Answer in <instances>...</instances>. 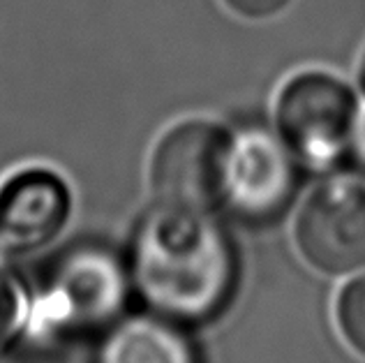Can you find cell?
Returning <instances> with one entry per match:
<instances>
[{
    "instance_id": "obj_8",
    "label": "cell",
    "mask_w": 365,
    "mask_h": 363,
    "mask_svg": "<svg viewBox=\"0 0 365 363\" xmlns=\"http://www.w3.org/2000/svg\"><path fill=\"white\" fill-rule=\"evenodd\" d=\"M91 363H206L192 329L134 308L93 345Z\"/></svg>"
},
{
    "instance_id": "obj_9",
    "label": "cell",
    "mask_w": 365,
    "mask_h": 363,
    "mask_svg": "<svg viewBox=\"0 0 365 363\" xmlns=\"http://www.w3.org/2000/svg\"><path fill=\"white\" fill-rule=\"evenodd\" d=\"M31 319V282L12 266L0 264V357L24 345Z\"/></svg>"
},
{
    "instance_id": "obj_10",
    "label": "cell",
    "mask_w": 365,
    "mask_h": 363,
    "mask_svg": "<svg viewBox=\"0 0 365 363\" xmlns=\"http://www.w3.org/2000/svg\"><path fill=\"white\" fill-rule=\"evenodd\" d=\"M335 319L344 342L365 359V273L349 280L338 294Z\"/></svg>"
},
{
    "instance_id": "obj_4",
    "label": "cell",
    "mask_w": 365,
    "mask_h": 363,
    "mask_svg": "<svg viewBox=\"0 0 365 363\" xmlns=\"http://www.w3.org/2000/svg\"><path fill=\"white\" fill-rule=\"evenodd\" d=\"M356 116L349 86L326 72L296 74L277 100L280 139L296 158L319 167L349 150Z\"/></svg>"
},
{
    "instance_id": "obj_3",
    "label": "cell",
    "mask_w": 365,
    "mask_h": 363,
    "mask_svg": "<svg viewBox=\"0 0 365 363\" xmlns=\"http://www.w3.org/2000/svg\"><path fill=\"white\" fill-rule=\"evenodd\" d=\"M234 137L210 121H185L158 141L150 160L155 206L215 213L222 208Z\"/></svg>"
},
{
    "instance_id": "obj_13",
    "label": "cell",
    "mask_w": 365,
    "mask_h": 363,
    "mask_svg": "<svg viewBox=\"0 0 365 363\" xmlns=\"http://www.w3.org/2000/svg\"><path fill=\"white\" fill-rule=\"evenodd\" d=\"M361 86H363V93H365V56H363V63H361Z\"/></svg>"
},
{
    "instance_id": "obj_2",
    "label": "cell",
    "mask_w": 365,
    "mask_h": 363,
    "mask_svg": "<svg viewBox=\"0 0 365 363\" xmlns=\"http://www.w3.org/2000/svg\"><path fill=\"white\" fill-rule=\"evenodd\" d=\"M132 303L125 252L102 241H74L56 250L31 282L24 345L40 352L93 347Z\"/></svg>"
},
{
    "instance_id": "obj_1",
    "label": "cell",
    "mask_w": 365,
    "mask_h": 363,
    "mask_svg": "<svg viewBox=\"0 0 365 363\" xmlns=\"http://www.w3.org/2000/svg\"><path fill=\"white\" fill-rule=\"evenodd\" d=\"M137 308L190 329L222 317L241 264L215 213L153 206L134 227L125 250Z\"/></svg>"
},
{
    "instance_id": "obj_7",
    "label": "cell",
    "mask_w": 365,
    "mask_h": 363,
    "mask_svg": "<svg viewBox=\"0 0 365 363\" xmlns=\"http://www.w3.org/2000/svg\"><path fill=\"white\" fill-rule=\"evenodd\" d=\"M72 213V193L51 169H21L0 183V250L33 255L53 243Z\"/></svg>"
},
{
    "instance_id": "obj_5",
    "label": "cell",
    "mask_w": 365,
    "mask_h": 363,
    "mask_svg": "<svg viewBox=\"0 0 365 363\" xmlns=\"http://www.w3.org/2000/svg\"><path fill=\"white\" fill-rule=\"evenodd\" d=\"M301 257L324 275L365 269V188L333 180L305 199L294 225Z\"/></svg>"
},
{
    "instance_id": "obj_6",
    "label": "cell",
    "mask_w": 365,
    "mask_h": 363,
    "mask_svg": "<svg viewBox=\"0 0 365 363\" xmlns=\"http://www.w3.org/2000/svg\"><path fill=\"white\" fill-rule=\"evenodd\" d=\"M294 158L284 141L268 132L247 130L234 137L222 208L250 225L275 220L292 204L299 188V169Z\"/></svg>"
},
{
    "instance_id": "obj_11",
    "label": "cell",
    "mask_w": 365,
    "mask_h": 363,
    "mask_svg": "<svg viewBox=\"0 0 365 363\" xmlns=\"http://www.w3.org/2000/svg\"><path fill=\"white\" fill-rule=\"evenodd\" d=\"M292 0H225V5L232 12L245 19H268L289 5Z\"/></svg>"
},
{
    "instance_id": "obj_12",
    "label": "cell",
    "mask_w": 365,
    "mask_h": 363,
    "mask_svg": "<svg viewBox=\"0 0 365 363\" xmlns=\"http://www.w3.org/2000/svg\"><path fill=\"white\" fill-rule=\"evenodd\" d=\"M349 150L354 153V160L361 167H365V102L359 104V116H356V126H354Z\"/></svg>"
}]
</instances>
